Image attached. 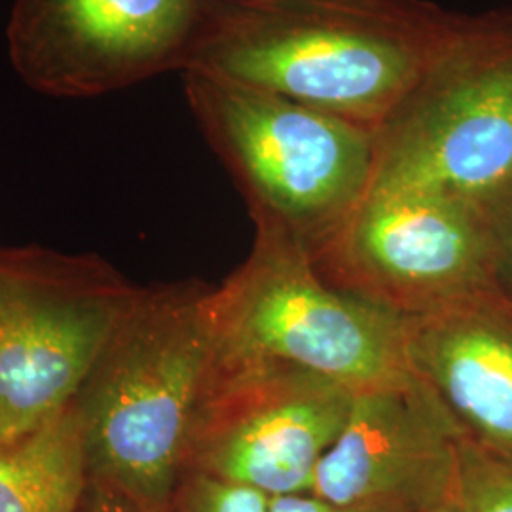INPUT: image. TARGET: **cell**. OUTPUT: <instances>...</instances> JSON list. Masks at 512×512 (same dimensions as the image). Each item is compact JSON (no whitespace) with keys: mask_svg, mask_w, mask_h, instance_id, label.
Returning <instances> with one entry per match:
<instances>
[{"mask_svg":"<svg viewBox=\"0 0 512 512\" xmlns=\"http://www.w3.org/2000/svg\"><path fill=\"white\" fill-rule=\"evenodd\" d=\"M475 19L423 0H209L184 73L274 93L378 131Z\"/></svg>","mask_w":512,"mask_h":512,"instance_id":"1","label":"cell"},{"mask_svg":"<svg viewBox=\"0 0 512 512\" xmlns=\"http://www.w3.org/2000/svg\"><path fill=\"white\" fill-rule=\"evenodd\" d=\"M213 351V289L139 291L74 397L88 484L167 512Z\"/></svg>","mask_w":512,"mask_h":512,"instance_id":"2","label":"cell"},{"mask_svg":"<svg viewBox=\"0 0 512 512\" xmlns=\"http://www.w3.org/2000/svg\"><path fill=\"white\" fill-rule=\"evenodd\" d=\"M183 82L255 220L275 222L311 255L325 249L370 192L378 131L215 76L190 71Z\"/></svg>","mask_w":512,"mask_h":512,"instance_id":"3","label":"cell"},{"mask_svg":"<svg viewBox=\"0 0 512 512\" xmlns=\"http://www.w3.org/2000/svg\"><path fill=\"white\" fill-rule=\"evenodd\" d=\"M255 222L253 253L213 289L217 357L275 359L353 391L414 378L403 315L332 283L300 239Z\"/></svg>","mask_w":512,"mask_h":512,"instance_id":"4","label":"cell"},{"mask_svg":"<svg viewBox=\"0 0 512 512\" xmlns=\"http://www.w3.org/2000/svg\"><path fill=\"white\" fill-rule=\"evenodd\" d=\"M370 192L478 203L512 179V16H482L378 129Z\"/></svg>","mask_w":512,"mask_h":512,"instance_id":"5","label":"cell"},{"mask_svg":"<svg viewBox=\"0 0 512 512\" xmlns=\"http://www.w3.org/2000/svg\"><path fill=\"white\" fill-rule=\"evenodd\" d=\"M137 294L95 258L0 251V442L73 403Z\"/></svg>","mask_w":512,"mask_h":512,"instance_id":"6","label":"cell"},{"mask_svg":"<svg viewBox=\"0 0 512 512\" xmlns=\"http://www.w3.org/2000/svg\"><path fill=\"white\" fill-rule=\"evenodd\" d=\"M355 391L300 366L217 357L190 429L184 473L268 495L310 494Z\"/></svg>","mask_w":512,"mask_h":512,"instance_id":"7","label":"cell"},{"mask_svg":"<svg viewBox=\"0 0 512 512\" xmlns=\"http://www.w3.org/2000/svg\"><path fill=\"white\" fill-rule=\"evenodd\" d=\"M330 281L399 315L497 293L478 203L433 192H368L325 249Z\"/></svg>","mask_w":512,"mask_h":512,"instance_id":"8","label":"cell"},{"mask_svg":"<svg viewBox=\"0 0 512 512\" xmlns=\"http://www.w3.org/2000/svg\"><path fill=\"white\" fill-rule=\"evenodd\" d=\"M209 0H14L8 54L35 92L90 99L181 71Z\"/></svg>","mask_w":512,"mask_h":512,"instance_id":"9","label":"cell"},{"mask_svg":"<svg viewBox=\"0 0 512 512\" xmlns=\"http://www.w3.org/2000/svg\"><path fill=\"white\" fill-rule=\"evenodd\" d=\"M467 435L420 378L355 391L310 494L334 505L425 512L454 501Z\"/></svg>","mask_w":512,"mask_h":512,"instance_id":"10","label":"cell"},{"mask_svg":"<svg viewBox=\"0 0 512 512\" xmlns=\"http://www.w3.org/2000/svg\"><path fill=\"white\" fill-rule=\"evenodd\" d=\"M408 365L467 439L512 454V304L484 293L404 317Z\"/></svg>","mask_w":512,"mask_h":512,"instance_id":"11","label":"cell"},{"mask_svg":"<svg viewBox=\"0 0 512 512\" xmlns=\"http://www.w3.org/2000/svg\"><path fill=\"white\" fill-rule=\"evenodd\" d=\"M88 490L76 403L18 439L0 442V512H78Z\"/></svg>","mask_w":512,"mask_h":512,"instance_id":"12","label":"cell"},{"mask_svg":"<svg viewBox=\"0 0 512 512\" xmlns=\"http://www.w3.org/2000/svg\"><path fill=\"white\" fill-rule=\"evenodd\" d=\"M454 503L459 512H512V454L465 437Z\"/></svg>","mask_w":512,"mask_h":512,"instance_id":"13","label":"cell"},{"mask_svg":"<svg viewBox=\"0 0 512 512\" xmlns=\"http://www.w3.org/2000/svg\"><path fill=\"white\" fill-rule=\"evenodd\" d=\"M270 497L215 476L184 473L167 512H270Z\"/></svg>","mask_w":512,"mask_h":512,"instance_id":"14","label":"cell"},{"mask_svg":"<svg viewBox=\"0 0 512 512\" xmlns=\"http://www.w3.org/2000/svg\"><path fill=\"white\" fill-rule=\"evenodd\" d=\"M486 222L497 294L512 304V179L478 202Z\"/></svg>","mask_w":512,"mask_h":512,"instance_id":"15","label":"cell"},{"mask_svg":"<svg viewBox=\"0 0 512 512\" xmlns=\"http://www.w3.org/2000/svg\"><path fill=\"white\" fill-rule=\"evenodd\" d=\"M270 512H397L387 509H363L334 505L313 494L283 495L270 501Z\"/></svg>","mask_w":512,"mask_h":512,"instance_id":"16","label":"cell"},{"mask_svg":"<svg viewBox=\"0 0 512 512\" xmlns=\"http://www.w3.org/2000/svg\"><path fill=\"white\" fill-rule=\"evenodd\" d=\"M78 512H139L133 505H129L126 499L120 495L112 494L107 490H101L97 486L88 484V490L80 503Z\"/></svg>","mask_w":512,"mask_h":512,"instance_id":"17","label":"cell"},{"mask_svg":"<svg viewBox=\"0 0 512 512\" xmlns=\"http://www.w3.org/2000/svg\"><path fill=\"white\" fill-rule=\"evenodd\" d=\"M234 4H249V6H270V4H300V2H351V4H380L385 0H226Z\"/></svg>","mask_w":512,"mask_h":512,"instance_id":"18","label":"cell"},{"mask_svg":"<svg viewBox=\"0 0 512 512\" xmlns=\"http://www.w3.org/2000/svg\"><path fill=\"white\" fill-rule=\"evenodd\" d=\"M425 512H459V509L454 501H450V503H444L440 507H435V509H429V511Z\"/></svg>","mask_w":512,"mask_h":512,"instance_id":"19","label":"cell"}]
</instances>
